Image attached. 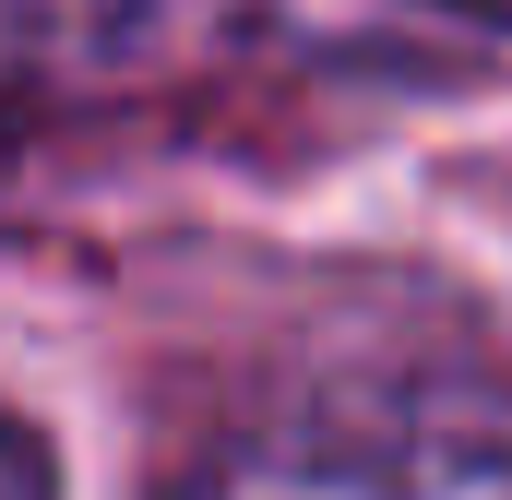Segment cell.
Wrapping results in <instances>:
<instances>
[{"label": "cell", "mask_w": 512, "mask_h": 500, "mask_svg": "<svg viewBox=\"0 0 512 500\" xmlns=\"http://www.w3.org/2000/svg\"><path fill=\"white\" fill-rule=\"evenodd\" d=\"M0 500H60V465H48V441L0 405Z\"/></svg>", "instance_id": "3957f363"}, {"label": "cell", "mask_w": 512, "mask_h": 500, "mask_svg": "<svg viewBox=\"0 0 512 500\" xmlns=\"http://www.w3.org/2000/svg\"><path fill=\"white\" fill-rule=\"evenodd\" d=\"M179 500H512V417L441 393L298 405L227 441Z\"/></svg>", "instance_id": "6da1fadb"}, {"label": "cell", "mask_w": 512, "mask_h": 500, "mask_svg": "<svg viewBox=\"0 0 512 500\" xmlns=\"http://www.w3.org/2000/svg\"><path fill=\"white\" fill-rule=\"evenodd\" d=\"M429 12H465V24H512V0H429Z\"/></svg>", "instance_id": "277c9868"}, {"label": "cell", "mask_w": 512, "mask_h": 500, "mask_svg": "<svg viewBox=\"0 0 512 500\" xmlns=\"http://www.w3.org/2000/svg\"><path fill=\"white\" fill-rule=\"evenodd\" d=\"M143 36H155V0H0V143L72 108L84 84L131 72Z\"/></svg>", "instance_id": "7a4b0ae2"}]
</instances>
